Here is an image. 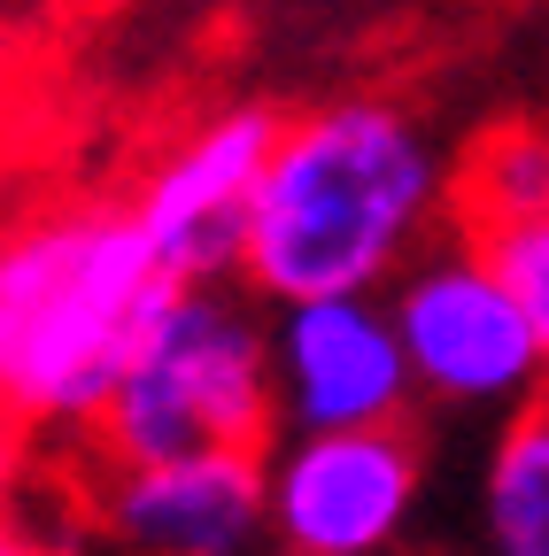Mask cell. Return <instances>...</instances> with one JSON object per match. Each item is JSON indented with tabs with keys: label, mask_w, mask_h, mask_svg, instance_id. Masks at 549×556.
I'll use <instances>...</instances> for the list:
<instances>
[{
	"label": "cell",
	"mask_w": 549,
	"mask_h": 556,
	"mask_svg": "<svg viewBox=\"0 0 549 556\" xmlns=\"http://www.w3.org/2000/svg\"><path fill=\"white\" fill-rule=\"evenodd\" d=\"M271 309L248 287H171L93 433V464L140 471L186 456H271Z\"/></svg>",
	"instance_id": "3957f363"
},
{
	"label": "cell",
	"mask_w": 549,
	"mask_h": 556,
	"mask_svg": "<svg viewBox=\"0 0 549 556\" xmlns=\"http://www.w3.org/2000/svg\"><path fill=\"white\" fill-rule=\"evenodd\" d=\"M395 332L419 402L441 409H479V417H519L549 394V348L541 325L526 317L511 270L496 263L488 240L449 232L395 278Z\"/></svg>",
	"instance_id": "277c9868"
},
{
	"label": "cell",
	"mask_w": 549,
	"mask_h": 556,
	"mask_svg": "<svg viewBox=\"0 0 549 556\" xmlns=\"http://www.w3.org/2000/svg\"><path fill=\"white\" fill-rule=\"evenodd\" d=\"M0 556H71V548H62V541H39V533H24V526L0 518Z\"/></svg>",
	"instance_id": "4fadbf2b"
},
{
	"label": "cell",
	"mask_w": 549,
	"mask_h": 556,
	"mask_svg": "<svg viewBox=\"0 0 549 556\" xmlns=\"http://www.w3.org/2000/svg\"><path fill=\"white\" fill-rule=\"evenodd\" d=\"M549 225V116H503L457 148V232L511 240Z\"/></svg>",
	"instance_id": "9c48e42d"
},
{
	"label": "cell",
	"mask_w": 549,
	"mask_h": 556,
	"mask_svg": "<svg viewBox=\"0 0 549 556\" xmlns=\"http://www.w3.org/2000/svg\"><path fill=\"white\" fill-rule=\"evenodd\" d=\"M457 232V155L419 109L333 93L287 116L263 170L240 287L263 309L387 302L395 278Z\"/></svg>",
	"instance_id": "6da1fadb"
},
{
	"label": "cell",
	"mask_w": 549,
	"mask_h": 556,
	"mask_svg": "<svg viewBox=\"0 0 549 556\" xmlns=\"http://www.w3.org/2000/svg\"><path fill=\"white\" fill-rule=\"evenodd\" d=\"M271 387H279V433H387L419 409V379L387 302L271 309Z\"/></svg>",
	"instance_id": "52a82bcc"
},
{
	"label": "cell",
	"mask_w": 549,
	"mask_h": 556,
	"mask_svg": "<svg viewBox=\"0 0 549 556\" xmlns=\"http://www.w3.org/2000/svg\"><path fill=\"white\" fill-rule=\"evenodd\" d=\"M171 278L124 193H62L0 225V426L86 441Z\"/></svg>",
	"instance_id": "7a4b0ae2"
},
{
	"label": "cell",
	"mask_w": 549,
	"mask_h": 556,
	"mask_svg": "<svg viewBox=\"0 0 549 556\" xmlns=\"http://www.w3.org/2000/svg\"><path fill=\"white\" fill-rule=\"evenodd\" d=\"M279 131H287V116L271 101L210 109L124 193L171 287H240L248 217H255L271 155H279Z\"/></svg>",
	"instance_id": "5b68a950"
},
{
	"label": "cell",
	"mask_w": 549,
	"mask_h": 556,
	"mask_svg": "<svg viewBox=\"0 0 549 556\" xmlns=\"http://www.w3.org/2000/svg\"><path fill=\"white\" fill-rule=\"evenodd\" d=\"M479 541L488 556H549V394L503 417L479 464Z\"/></svg>",
	"instance_id": "30bf717a"
},
{
	"label": "cell",
	"mask_w": 549,
	"mask_h": 556,
	"mask_svg": "<svg viewBox=\"0 0 549 556\" xmlns=\"http://www.w3.org/2000/svg\"><path fill=\"white\" fill-rule=\"evenodd\" d=\"M16 471H24V433L0 426V510H9V495H16Z\"/></svg>",
	"instance_id": "7c38bea8"
},
{
	"label": "cell",
	"mask_w": 549,
	"mask_h": 556,
	"mask_svg": "<svg viewBox=\"0 0 549 556\" xmlns=\"http://www.w3.org/2000/svg\"><path fill=\"white\" fill-rule=\"evenodd\" d=\"M488 248L511 270V287H519V302H526V317L541 325V348H549V225H526V232L488 240Z\"/></svg>",
	"instance_id": "8fae6325"
},
{
	"label": "cell",
	"mask_w": 549,
	"mask_h": 556,
	"mask_svg": "<svg viewBox=\"0 0 549 556\" xmlns=\"http://www.w3.org/2000/svg\"><path fill=\"white\" fill-rule=\"evenodd\" d=\"M279 556H395L426 503V441L387 433H279L263 456Z\"/></svg>",
	"instance_id": "8992f818"
},
{
	"label": "cell",
	"mask_w": 549,
	"mask_h": 556,
	"mask_svg": "<svg viewBox=\"0 0 549 556\" xmlns=\"http://www.w3.org/2000/svg\"><path fill=\"white\" fill-rule=\"evenodd\" d=\"M93 526L109 556H255L271 548L263 456H186L101 471Z\"/></svg>",
	"instance_id": "ba28073f"
}]
</instances>
